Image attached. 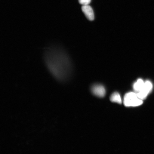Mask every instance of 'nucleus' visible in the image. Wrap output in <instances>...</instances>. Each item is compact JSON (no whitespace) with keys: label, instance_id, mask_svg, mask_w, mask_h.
Wrapping results in <instances>:
<instances>
[{"label":"nucleus","instance_id":"nucleus-5","mask_svg":"<svg viewBox=\"0 0 154 154\" xmlns=\"http://www.w3.org/2000/svg\"><path fill=\"white\" fill-rule=\"evenodd\" d=\"M82 10L86 18L90 21H92L94 19V14L93 9L90 5H82Z\"/></svg>","mask_w":154,"mask_h":154},{"label":"nucleus","instance_id":"nucleus-7","mask_svg":"<svg viewBox=\"0 0 154 154\" xmlns=\"http://www.w3.org/2000/svg\"><path fill=\"white\" fill-rule=\"evenodd\" d=\"M110 100L113 103L119 104H121L122 103L120 94L117 92H114L112 94L110 97Z\"/></svg>","mask_w":154,"mask_h":154},{"label":"nucleus","instance_id":"nucleus-1","mask_svg":"<svg viewBox=\"0 0 154 154\" xmlns=\"http://www.w3.org/2000/svg\"><path fill=\"white\" fill-rule=\"evenodd\" d=\"M46 66L52 75L60 82L68 80L72 72V65L66 51L58 47L46 49L44 54Z\"/></svg>","mask_w":154,"mask_h":154},{"label":"nucleus","instance_id":"nucleus-2","mask_svg":"<svg viewBox=\"0 0 154 154\" xmlns=\"http://www.w3.org/2000/svg\"><path fill=\"white\" fill-rule=\"evenodd\" d=\"M124 103L126 107H136L141 105L143 101L138 98L136 92H129L125 94Z\"/></svg>","mask_w":154,"mask_h":154},{"label":"nucleus","instance_id":"nucleus-3","mask_svg":"<svg viewBox=\"0 0 154 154\" xmlns=\"http://www.w3.org/2000/svg\"><path fill=\"white\" fill-rule=\"evenodd\" d=\"M152 89V85L149 81H147L145 83L141 91L136 93L139 99L141 100L145 99Z\"/></svg>","mask_w":154,"mask_h":154},{"label":"nucleus","instance_id":"nucleus-4","mask_svg":"<svg viewBox=\"0 0 154 154\" xmlns=\"http://www.w3.org/2000/svg\"><path fill=\"white\" fill-rule=\"evenodd\" d=\"M91 91L94 95L99 97H103L106 94L105 88L100 85H96L94 86L92 88Z\"/></svg>","mask_w":154,"mask_h":154},{"label":"nucleus","instance_id":"nucleus-8","mask_svg":"<svg viewBox=\"0 0 154 154\" xmlns=\"http://www.w3.org/2000/svg\"><path fill=\"white\" fill-rule=\"evenodd\" d=\"M79 3L82 5H88L91 2V0H78Z\"/></svg>","mask_w":154,"mask_h":154},{"label":"nucleus","instance_id":"nucleus-6","mask_svg":"<svg viewBox=\"0 0 154 154\" xmlns=\"http://www.w3.org/2000/svg\"><path fill=\"white\" fill-rule=\"evenodd\" d=\"M144 83L143 80L142 79H138L137 81L134 83L133 86L134 90L136 92V93L141 91L143 88Z\"/></svg>","mask_w":154,"mask_h":154}]
</instances>
